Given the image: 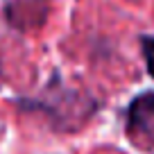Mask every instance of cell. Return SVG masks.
Segmentation results:
<instances>
[{"mask_svg":"<svg viewBox=\"0 0 154 154\" xmlns=\"http://www.w3.org/2000/svg\"><path fill=\"white\" fill-rule=\"evenodd\" d=\"M138 43H140L145 66H147V75L154 77V34H140Z\"/></svg>","mask_w":154,"mask_h":154,"instance_id":"cell-3","label":"cell"},{"mask_svg":"<svg viewBox=\"0 0 154 154\" xmlns=\"http://www.w3.org/2000/svg\"><path fill=\"white\" fill-rule=\"evenodd\" d=\"M16 104L23 111H36L43 113L50 120V125L57 131H72L91 118L97 109V102L91 95L75 88L63 86L59 79V72L50 77L48 86L36 97H23L16 100Z\"/></svg>","mask_w":154,"mask_h":154,"instance_id":"cell-1","label":"cell"},{"mask_svg":"<svg viewBox=\"0 0 154 154\" xmlns=\"http://www.w3.org/2000/svg\"><path fill=\"white\" fill-rule=\"evenodd\" d=\"M125 131L136 147L154 149V91H145L129 102Z\"/></svg>","mask_w":154,"mask_h":154,"instance_id":"cell-2","label":"cell"}]
</instances>
